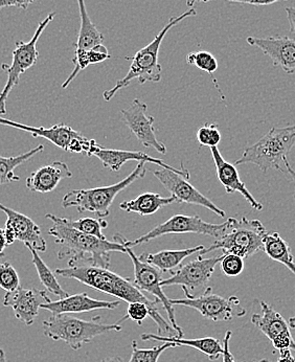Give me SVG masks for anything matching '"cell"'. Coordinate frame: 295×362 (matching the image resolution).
<instances>
[{
    "instance_id": "cell-25",
    "label": "cell",
    "mask_w": 295,
    "mask_h": 362,
    "mask_svg": "<svg viewBox=\"0 0 295 362\" xmlns=\"http://www.w3.org/2000/svg\"><path fill=\"white\" fill-rule=\"evenodd\" d=\"M203 248L204 246L199 245L196 247L185 248V250H161L156 254L144 252L139 256V259L144 263L154 266L163 274V272H171L175 267L180 265L183 259L189 258L193 255L199 254Z\"/></svg>"
},
{
    "instance_id": "cell-29",
    "label": "cell",
    "mask_w": 295,
    "mask_h": 362,
    "mask_svg": "<svg viewBox=\"0 0 295 362\" xmlns=\"http://www.w3.org/2000/svg\"><path fill=\"white\" fill-rule=\"evenodd\" d=\"M110 54L108 52L106 47L103 45H98L93 49H88V51H76L74 52V57L73 58V63L74 65L73 73L69 76L66 81L62 84V88L65 89L69 87V85L76 78V76L84 71L85 69L89 65H96L98 63L104 62V61L110 59Z\"/></svg>"
},
{
    "instance_id": "cell-14",
    "label": "cell",
    "mask_w": 295,
    "mask_h": 362,
    "mask_svg": "<svg viewBox=\"0 0 295 362\" xmlns=\"http://www.w3.org/2000/svg\"><path fill=\"white\" fill-rule=\"evenodd\" d=\"M261 312L251 316V322L257 327L279 352L295 351V341L292 337L289 324L285 318L274 310L267 303L260 302Z\"/></svg>"
},
{
    "instance_id": "cell-18",
    "label": "cell",
    "mask_w": 295,
    "mask_h": 362,
    "mask_svg": "<svg viewBox=\"0 0 295 362\" xmlns=\"http://www.w3.org/2000/svg\"><path fill=\"white\" fill-rule=\"evenodd\" d=\"M52 302L45 290L36 288L19 287L12 292H6L4 306L10 307L14 311L15 317L26 326H32L39 315L42 305Z\"/></svg>"
},
{
    "instance_id": "cell-30",
    "label": "cell",
    "mask_w": 295,
    "mask_h": 362,
    "mask_svg": "<svg viewBox=\"0 0 295 362\" xmlns=\"http://www.w3.org/2000/svg\"><path fill=\"white\" fill-rule=\"evenodd\" d=\"M43 150H45V146L39 145L38 147L21 156L8 157L0 156V185L21 180V177L14 173L15 169L36 156L37 154L41 153Z\"/></svg>"
},
{
    "instance_id": "cell-7",
    "label": "cell",
    "mask_w": 295,
    "mask_h": 362,
    "mask_svg": "<svg viewBox=\"0 0 295 362\" xmlns=\"http://www.w3.org/2000/svg\"><path fill=\"white\" fill-rule=\"evenodd\" d=\"M145 165V161H141L125 180L115 185L69 192L63 197L62 206L64 209L76 207L79 213L89 211L98 215V218L107 217L110 214V207L115 197L134 181L145 177L147 172Z\"/></svg>"
},
{
    "instance_id": "cell-32",
    "label": "cell",
    "mask_w": 295,
    "mask_h": 362,
    "mask_svg": "<svg viewBox=\"0 0 295 362\" xmlns=\"http://www.w3.org/2000/svg\"><path fill=\"white\" fill-rule=\"evenodd\" d=\"M66 219V218H65ZM67 224L80 232L87 235H95L100 239H107L103 230L107 228L108 222L103 218H81L78 220L66 219Z\"/></svg>"
},
{
    "instance_id": "cell-22",
    "label": "cell",
    "mask_w": 295,
    "mask_h": 362,
    "mask_svg": "<svg viewBox=\"0 0 295 362\" xmlns=\"http://www.w3.org/2000/svg\"><path fill=\"white\" fill-rule=\"evenodd\" d=\"M211 152L214 161H215L218 178H219L220 182L224 187L225 192L227 194H233L236 192L241 194L244 199L250 204L253 209L262 211L263 206L251 195L250 192L246 187L245 183L240 178L239 172H238L236 165L225 160L217 147L211 148Z\"/></svg>"
},
{
    "instance_id": "cell-17",
    "label": "cell",
    "mask_w": 295,
    "mask_h": 362,
    "mask_svg": "<svg viewBox=\"0 0 295 362\" xmlns=\"http://www.w3.org/2000/svg\"><path fill=\"white\" fill-rule=\"evenodd\" d=\"M147 105L139 99L133 100L128 108L122 110L125 124L144 147L152 148L161 154H167V147L157 139L155 134V119L147 115Z\"/></svg>"
},
{
    "instance_id": "cell-16",
    "label": "cell",
    "mask_w": 295,
    "mask_h": 362,
    "mask_svg": "<svg viewBox=\"0 0 295 362\" xmlns=\"http://www.w3.org/2000/svg\"><path fill=\"white\" fill-rule=\"evenodd\" d=\"M0 211H4L8 218L4 233L8 245L18 240L23 242L28 248H34L38 252H47V241L43 238L38 224L35 223L28 216L2 204H0Z\"/></svg>"
},
{
    "instance_id": "cell-24",
    "label": "cell",
    "mask_w": 295,
    "mask_h": 362,
    "mask_svg": "<svg viewBox=\"0 0 295 362\" xmlns=\"http://www.w3.org/2000/svg\"><path fill=\"white\" fill-rule=\"evenodd\" d=\"M141 337L144 341L170 342V344H174V346H191V348L207 355L211 361H218L223 355V344L217 338L203 337L196 338V339H185L183 337H161V335L155 334H143Z\"/></svg>"
},
{
    "instance_id": "cell-1",
    "label": "cell",
    "mask_w": 295,
    "mask_h": 362,
    "mask_svg": "<svg viewBox=\"0 0 295 362\" xmlns=\"http://www.w3.org/2000/svg\"><path fill=\"white\" fill-rule=\"evenodd\" d=\"M52 222L49 235L61 246L59 259L71 257L69 267L76 265H91L97 267H110L111 252H126V248L117 242L100 239L71 228L65 218L52 214L45 215Z\"/></svg>"
},
{
    "instance_id": "cell-47",
    "label": "cell",
    "mask_w": 295,
    "mask_h": 362,
    "mask_svg": "<svg viewBox=\"0 0 295 362\" xmlns=\"http://www.w3.org/2000/svg\"><path fill=\"white\" fill-rule=\"evenodd\" d=\"M0 362H8L4 350L0 351Z\"/></svg>"
},
{
    "instance_id": "cell-6",
    "label": "cell",
    "mask_w": 295,
    "mask_h": 362,
    "mask_svg": "<svg viewBox=\"0 0 295 362\" xmlns=\"http://www.w3.org/2000/svg\"><path fill=\"white\" fill-rule=\"evenodd\" d=\"M295 146V125L271 128L261 139L244 150L235 165L253 163L266 173L270 170L283 172L282 163Z\"/></svg>"
},
{
    "instance_id": "cell-10",
    "label": "cell",
    "mask_w": 295,
    "mask_h": 362,
    "mask_svg": "<svg viewBox=\"0 0 295 362\" xmlns=\"http://www.w3.org/2000/svg\"><path fill=\"white\" fill-rule=\"evenodd\" d=\"M0 125L25 131L34 137H43L60 149L71 153H83L91 157L93 156V151L100 146L95 139H87L78 131L74 130L73 128L64 124H58L50 128L32 127V126L17 123L0 117Z\"/></svg>"
},
{
    "instance_id": "cell-9",
    "label": "cell",
    "mask_w": 295,
    "mask_h": 362,
    "mask_svg": "<svg viewBox=\"0 0 295 362\" xmlns=\"http://www.w3.org/2000/svg\"><path fill=\"white\" fill-rule=\"evenodd\" d=\"M54 15H56V13H50L45 21L39 23L34 36L28 42L17 41L16 45H15V49L13 51L11 65L2 63L1 69L8 75V80H6V86L0 93V115H6V100H8V95H10L13 88L18 84L21 75H23L28 69L36 64L39 57L37 43H38L39 38L45 32V28L54 21Z\"/></svg>"
},
{
    "instance_id": "cell-26",
    "label": "cell",
    "mask_w": 295,
    "mask_h": 362,
    "mask_svg": "<svg viewBox=\"0 0 295 362\" xmlns=\"http://www.w3.org/2000/svg\"><path fill=\"white\" fill-rule=\"evenodd\" d=\"M80 11L81 26L79 30L78 40L74 43L76 51H88L98 45H103L104 35L93 25L87 13L84 0H78Z\"/></svg>"
},
{
    "instance_id": "cell-11",
    "label": "cell",
    "mask_w": 295,
    "mask_h": 362,
    "mask_svg": "<svg viewBox=\"0 0 295 362\" xmlns=\"http://www.w3.org/2000/svg\"><path fill=\"white\" fill-rule=\"evenodd\" d=\"M170 302L173 306H185L195 309L203 317L212 322H229L235 317L246 314L245 309L240 304L237 296L225 298L214 294L211 287H207L201 296L194 298H174Z\"/></svg>"
},
{
    "instance_id": "cell-23",
    "label": "cell",
    "mask_w": 295,
    "mask_h": 362,
    "mask_svg": "<svg viewBox=\"0 0 295 362\" xmlns=\"http://www.w3.org/2000/svg\"><path fill=\"white\" fill-rule=\"evenodd\" d=\"M73 177V172L63 161H54L33 172L26 178V187L35 193H50L54 191L61 180Z\"/></svg>"
},
{
    "instance_id": "cell-4",
    "label": "cell",
    "mask_w": 295,
    "mask_h": 362,
    "mask_svg": "<svg viewBox=\"0 0 295 362\" xmlns=\"http://www.w3.org/2000/svg\"><path fill=\"white\" fill-rule=\"evenodd\" d=\"M267 230L260 220L242 217L229 218L221 235L209 248H203L199 256L203 257L214 250H223L224 255L233 254L247 259L263 250L264 237Z\"/></svg>"
},
{
    "instance_id": "cell-35",
    "label": "cell",
    "mask_w": 295,
    "mask_h": 362,
    "mask_svg": "<svg viewBox=\"0 0 295 362\" xmlns=\"http://www.w3.org/2000/svg\"><path fill=\"white\" fill-rule=\"evenodd\" d=\"M19 287L21 278L16 269L8 262H0V289L12 292Z\"/></svg>"
},
{
    "instance_id": "cell-36",
    "label": "cell",
    "mask_w": 295,
    "mask_h": 362,
    "mask_svg": "<svg viewBox=\"0 0 295 362\" xmlns=\"http://www.w3.org/2000/svg\"><path fill=\"white\" fill-rule=\"evenodd\" d=\"M197 141L202 147H217L221 141V133L217 124H205L197 131Z\"/></svg>"
},
{
    "instance_id": "cell-42",
    "label": "cell",
    "mask_w": 295,
    "mask_h": 362,
    "mask_svg": "<svg viewBox=\"0 0 295 362\" xmlns=\"http://www.w3.org/2000/svg\"><path fill=\"white\" fill-rule=\"evenodd\" d=\"M264 362H270L263 359ZM277 362H295V357L292 355L291 350H285L279 352V357Z\"/></svg>"
},
{
    "instance_id": "cell-48",
    "label": "cell",
    "mask_w": 295,
    "mask_h": 362,
    "mask_svg": "<svg viewBox=\"0 0 295 362\" xmlns=\"http://www.w3.org/2000/svg\"><path fill=\"white\" fill-rule=\"evenodd\" d=\"M288 324H289L290 328L295 329V316H294V317L289 318V320H288Z\"/></svg>"
},
{
    "instance_id": "cell-44",
    "label": "cell",
    "mask_w": 295,
    "mask_h": 362,
    "mask_svg": "<svg viewBox=\"0 0 295 362\" xmlns=\"http://www.w3.org/2000/svg\"><path fill=\"white\" fill-rule=\"evenodd\" d=\"M284 165H285L286 170H287L288 174H289L290 177H291L292 181L294 182V197L295 199V170L290 165L289 161H288L287 157H285L283 160Z\"/></svg>"
},
{
    "instance_id": "cell-40",
    "label": "cell",
    "mask_w": 295,
    "mask_h": 362,
    "mask_svg": "<svg viewBox=\"0 0 295 362\" xmlns=\"http://www.w3.org/2000/svg\"><path fill=\"white\" fill-rule=\"evenodd\" d=\"M231 2H240V4H251V6H270L281 0H227Z\"/></svg>"
},
{
    "instance_id": "cell-31",
    "label": "cell",
    "mask_w": 295,
    "mask_h": 362,
    "mask_svg": "<svg viewBox=\"0 0 295 362\" xmlns=\"http://www.w3.org/2000/svg\"><path fill=\"white\" fill-rule=\"evenodd\" d=\"M28 250H30V254H32V262L35 267H36L37 274H38L39 279H40L41 284L45 286L47 291L58 296L59 298H67L69 294L63 289L62 286L59 284L58 280H57L56 276H54V272H52L50 269L49 266L40 258L38 252H36L34 248L28 247Z\"/></svg>"
},
{
    "instance_id": "cell-21",
    "label": "cell",
    "mask_w": 295,
    "mask_h": 362,
    "mask_svg": "<svg viewBox=\"0 0 295 362\" xmlns=\"http://www.w3.org/2000/svg\"><path fill=\"white\" fill-rule=\"evenodd\" d=\"M121 305V300H98L91 298L87 293L74 294L67 298H60L56 302L42 305L41 309L50 311L52 314L84 313L95 310H113Z\"/></svg>"
},
{
    "instance_id": "cell-41",
    "label": "cell",
    "mask_w": 295,
    "mask_h": 362,
    "mask_svg": "<svg viewBox=\"0 0 295 362\" xmlns=\"http://www.w3.org/2000/svg\"><path fill=\"white\" fill-rule=\"evenodd\" d=\"M288 21H289L290 33L294 35L295 39V8H286Z\"/></svg>"
},
{
    "instance_id": "cell-13",
    "label": "cell",
    "mask_w": 295,
    "mask_h": 362,
    "mask_svg": "<svg viewBox=\"0 0 295 362\" xmlns=\"http://www.w3.org/2000/svg\"><path fill=\"white\" fill-rule=\"evenodd\" d=\"M126 254L130 257L132 261L133 266H134V281L133 284L137 286L141 291H146L148 293L152 294L155 300H158L166 312H167L168 317H169L170 324L176 332V337H183V328L177 324L176 318H175L174 307L170 302V298L166 296L163 292V287L161 286V281H163V272L157 269L154 266L150 264L144 263L139 259V256L135 255L132 248L126 247Z\"/></svg>"
},
{
    "instance_id": "cell-15",
    "label": "cell",
    "mask_w": 295,
    "mask_h": 362,
    "mask_svg": "<svg viewBox=\"0 0 295 362\" xmlns=\"http://www.w3.org/2000/svg\"><path fill=\"white\" fill-rule=\"evenodd\" d=\"M153 174L171 194L172 197L175 198L176 204H189L205 207L213 211L215 215L221 218L225 217V211L223 209L216 206L209 198L205 197L201 192L198 191V189L179 174L163 168L155 170Z\"/></svg>"
},
{
    "instance_id": "cell-19",
    "label": "cell",
    "mask_w": 295,
    "mask_h": 362,
    "mask_svg": "<svg viewBox=\"0 0 295 362\" xmlns=\"http://www.w3.org/2000/svg\"><path fill=\"white\" fill-rule=\"evenodd\" d=\"M248 45L261 49L270 57L274 66L281 67L286 74H295V39L287 36L257 38L248 37Z\"/></svg>"
},
{
    "instance_id": "cell-33",
    "label": "cell",
    "mask_w": 295,
    "mask_h": 362,
    "mask_svg": "<svg viewBox=\"0 0 295 362\" xmlns=\"http://www.w3.org/2000/svg\"><path fill=\"white\" fill-rule=\"evenodd\" d=\"M132 355L129 362H158L159 357L168 349L174 348V344L163 342V344L152 349H139L137 340H133Z\"/></svg>"
},
{
    "instance_id": "cell-5",
    "label": "cell",
    "mask_w": 295,
    "mask_h": 362,
    "mask_svg": "<svg viewBox=\"0 0 295 362\" xmlns=\"http://www.w3.org/2000/svg\"><path fill=\"white\" fill-rule=\"evenodd\" d=\"M45 337L54 341H64L74 351L80 350L85 344L100 335L109 332H120L122 326L100 322V316L91 320H81L69 314H52L42 324Z\"/></svg>"
},
{
    "instance_id": "cell-12",
    "label": "cell",
    "mask_w": 295,
    "mask_h": 362,
    "mask_svg": "<svg viewBox=\"0 0 295 362\" xmlns=\"http://www.w3.org/2000/svg\"><path fill=\"white\" fill-rule=\"evenodd\" d=\"M222 256L213 258H199L181 266L178 270L172 272V276L161 281V287L179 285L183 288V293L187 298H196L199 292L207 289V283L211 280L216 266L221 261Z\"/></svg>"
},
{
    "instance_id": "cell-37",
    "label": "cell",
    "mask_w": 295,
    "mask_h": 362,
    "mask_svg": "<svg viewBox=\"0 0 295 362\" xmlns=\"http://www.w3.org/2000/svg\"><path fill=\"white\" fill-rule=\"evenodd\" d=\"M219 264L223 274L231 278L240 276L244 270V259L237 255H223Z\"/></svg>"
},
{
    "instance_id": "cell-43",
    "label": "cell",
    "mask_w": 295,
    "mask_h": 362,
    "mask_svg": "<svg viewBox=\"0 0 295 362\" xmlns=\"http://www.w3.org/2000/svg\"><path fill=\"white\" fill-rule=\"evenodd\" d=\"M8 245V242H6L4 230L0 228V257H4V250H6V247Z\"/></svg>"
},
{
    "instance_id": "cell-50",
    "label": "cell",
    "mask_w": 295,
    "mask_h": 362,
    "mask_svg": "<svg viewBox=\"0 0 295 362\" xmlns=\"http://www.w3.org/2000/svg\"><path fill=\"white\" fill-rule=\"evenodd\" d=\"M259 362H263V361H259Z\"/></svg>"
},
{
    "instance_id": "cell-8",
    "label": "cell",
    "mask_w": 295,
    "mask_h": 362,
    "mask_svg": "<svg viewBox=\"0 0 295 362\" xmlns=\"http://www.w3.org/2000/svg\"><path fill=\"white\" fill-rule=\"evenodd\" d=\"M226 228V221L221 224L209 223L198 216L175 215L165 223L159 224L154 228L134 240H128L124 235L117 233L113 240L126 247L133 248L141 244L148 243L151 240L166 235H181V233H200L209 237L219 238Z\"/></svg>"
},
{
    "instance_id": "cell-34",
    "label": "cell",
    "mask_w": 295,
    "mask_h": 362,
    "mask_svg": "<svg viewBox=\"0 0 295 362\" xmlns=\"http://www.w3.org/2000/svg\"><path fill=\"white\" fill-rule=\"evenodd\" d=\"M187 63L193 65L200 71L209 74L213 77V74L218 69V61L213 54L205 51L190 52L187 56Z\"/></svg>"
},
{
    "instance_id": "cell-45",
    "label": "cell",
    "mask_w": 295,
    "mask_h": 362,
    "mask_svg": "<svg viewBox=\"0 0 295 362\" xmlns=\"http://www.w3.org/2000/svg\"><path fill=\"white\" fill-rule=\"evenodd\" d=\"M187 1V6H189V8H193L194 6H195L196 4H205V2H209L213 1V0H185Z\"/></svg>"
},
{
    "instance_id": "cell-46",
    "label": "cell",
    "mask_w": 295,
    "mask_h": 362,
    "mask_svg": "<svg viewBox=\"0 0 295 362\" xmlns=\"http://www.w3.org/2000/svg\"><path fill=\"white\" fill-rule=\"evenodd\" d=\"M100 362H124L123 359L120 356L117 357H108V358H104Z\"/></svg>"
},
{
    "instance_id": "cell-27",
    "label": "cell",
    "mask_w": 295,
    "mask_h": 362,
    "mask_svg": "<svg viewBox=\"0 0 295 362\" xmlns=\"http://www.w3.org/2000/svg\"><path fill=\"white\" fill-rule=\"evenodd\" d=\"M176 204L174 197H163L157 193H145L137 196L135 199L122 202L120 207L127 213H137L141 216L153 215L161 207Z\"/></svg>"
},
{
    "instance_id": "cell-49",
    "label": "cell",
    "mask_w": 295,
    "mask_h": 362,
    "mask_svg": "<svg viewBox=\"0 0 295 362\" xmlns=\"http://www.w3.org/2000/svg\"><path fill=\"white\" fill-rule=\"evenodd\" d=\"M1 350H2V349H1V348H0V351H1Z\"/></svg>"
},
{
    "instance_id": "cell-3",
    "label": "cell",
    "mask_w": 295,
    "mask_h": 362,
    "mask_svg": "<svg viewBox=\"0 0 295 362\" xmlns=\"http://www.w3.org/2000/svg\"><path fill=\"white\" fill-rule=\"evenodd\" d=\"M197 11L194 8H190L187 12L179 16L174 17L169 21L167 25L158 33L153 39L152 42L149 43L143 49H139L131 59L130 69L123 78L117 81L113 88L108 89L103 93L105 101L109 102L120 90L126 88L130 85L134 78L139 80V84H145L147 82H161L163 67L158 61L159 51H161V42L165 39L166 35L174 26L179 25L181 21L189 17L196 16Z\"/></svg>"
},
{
    "instance_id": "cell-2",
    "label": "cell",
    "mask_w": 295,
    "mask_h": 362,
    "mask_svg": "<svg viewBox=\"0 0 295 362\" xmlns=\"http://www.w3.org/2000/svg\"><path fill=\"white\" fill-rule=\"evenodd\" d=\"M54 274L65 279H73L98 291L115 296L127 303L141 302L152 309H158L161 303L150 300L129 279L123 278L109 268L91 265H76L67 268H58Z\"/></svg>"
},
{
    "instance_id": "cell-20",
    "label": "cell",
    "mask_w": 295,
    "mask_h": 362,
    "mask_svg": "<svg viewBox=\"0 0 295 362\" xmlns=\"http://www.w3.org/2000/svg\"><path fill=\"white\" fill-rule=\"evenodd\" d=\"M93 156L100 159L105 168H109L113 172L120 171V169L128 161L137 160L139 163L145 161V163H154V165H159L163 169L170 170V171L179 174L187 180L191 178V174H190L189 170L185 169V165H181L180 169H175L171 165L163 163L161 159L154 158V157L148 156V154L141 151L105 149L102 146H98L97 149L93 151Z\"/></svg>"
},
{
    "instance_id": "cell-38",
    "label": "cell",
    "mask_w": 295,
    "mask_h": 362,
    "mask_svg": "<svg viewBox=\"0 0 295 362\" xmlns=\"http://www.w3.org/2000/svg\"><path fill=\"white\" fill-rule=\"evenodd\" d=\"M36 0H0V10L4 8H21L25 10Z\"/></svg>"
},
{
    "instance_id": "cell-28",
    "label": "cell",
    "mask_w": 295,
    "mask_h": 362,
    "mask_svg": "<svg viewBox=\"0 0 295 362\" xmlns=\"http://www.w3.org/2000/svg\"><path fill=\"white\" fill-rule=\"evenodd\" d=\"M263 250L271 259L286 266L292 274H295V263L291 248L279 233H266L264 237Z\"/></svg>"
},
{
    "instance_id": "cell-39",
    "label": "cell",
    "mask_w": 295,
    "mask_h": 362,
    "mask_svg": "<svg viewBox=\"0 0 295 362\" xmlns=\"http://www.w3.org/2000/svg\"><path fill=\"white\" fill-rule=\"evenodd\" d=\"M231 335H233L231 331H227L225 333L224 338H223V362H236L235 357L229 350V341H231Z\"/></svg>"
}]
</instances>
